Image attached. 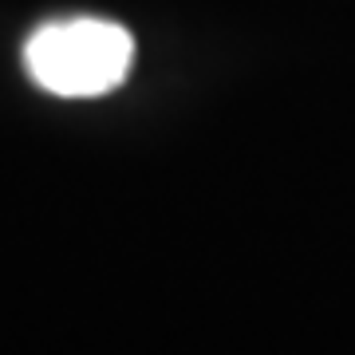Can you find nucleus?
I'll use <instances>...</instances> for the list:
<instances>
[{
  "instance_id": "f257e3e1",
  "label": "nucleus",
  "mask_w": 355,
  "mask_h": 355,
  "mask_svg": "<svg viewBox=\"0 0 355 355\" xmlns=\"http://www.w3.org/2000/svg\"><path fill=\"white\" fill-rule=\"evenodd\" d=\"M24 67L48 95L95 99L127 83L135 67V40L123 24L99 16L51 20L24 44Z\"/></svg>"
}]
</instances>
